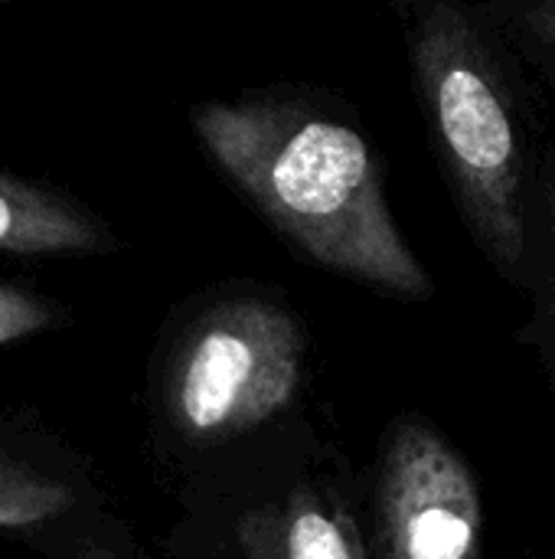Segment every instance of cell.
Listing matches in <instances>:
<instances>
[{"instance_id":"cell-6","label":"cell","mask_w":555,"mask_h":559,"mask_svg":"<svg viewBox=\"0 0 555 559\" xmlns=\"http://www.w3.org/2000/svg\"><path fill=\"white\" fill-rule=\"evenodd\" d=\"M105 246L101 226L72 200L0 174V252L59 255Z\"/></svg>"},{"instance_id":"cell-10","label":"cell","mask_w":555,"mask_h":559,"mask_svg":"<svg viewBox=\"0 0 555 559\" xmlns=\"http://www.w3.org/2000/svg\"><path fill=\"white\" fill-rule=\"evenodd\" d=\"M510 26L536 52L555 59V0H540L510 10Z\"/></svg>"},{"instance_id":"cell-8","label":"cell","mask_w":555,"mask_h":559,"mask_svg":"<svg viewBox=\"0 0 555 559\" xmlns=\"http://www.w3.org/2000/svg\"><path fill=\"white\" fill-rule=\"evenodd\" d=\"M72 508V488L36 465L0 452V531H23Z\"/></svg>"},{"instance_id":"cell-3","label":"cell","mask_w":555,"mask_h":559,"mask_svg":"<svg viewBox=\"0 0 555 559\" xmlns=\"http://www.w3.org/2000/svg\"><path fill=\"white\" fill-rule=\"evenodd\" d=\"M304 334L291 311L255 295L203 311L180 341L167 383L177 429L193 442L249 432L291 406Z\"/></svg>"},{"instance_id":"cell-1","label":"cell","mask_w":555,"mask_h":559,"mask_svg":"<svg viewBox=\"0 0 555 559\" xmlns=\"http://www.w3.org/2000/svg\"><path fill=\"white\" fill-rule=\"evenodd\" d=\"M193 128L219 170L314 265L402 301L435 295L353 124L298 98L258 95L203 102Z\"/></svg>"},{"instance_id":"cell-7","label":"cell","mask_w":555,"mask_h":559,"mask_svg":"<svg viewBox=\"0 0 555 559\" xmlns=\"http://www.w3.org/2000/svg\"><path fill=\"white\" fill-rule=\"evenodd\" d=\"M533 324L530 344L540 354V367L555 390V144L536 167V242H533Z\"/></svg>"},{"instance_id":"cell-2","label":"cell","mask_w":555,"mask_h":559,"mask_svg":"<svg viewBox=\"0 0 555 559\" xmlns=\"http://www.w3.org/2000/svg\"><path fill=\"white\" fill-rule=\"evenodd\" d=\"M406 39L458 216L487 265L530 292L540 160L514 56L491 23L458 3L415 7Z\"/></svg>"},{"instance_id":"cell-4","label":"cell","mask_w":555,"mask_h":559,"mask_svg":"<svg viewBox=\"0 0 555 559\" xmlns=\"http://www.w3.org/2000/svg\"><path fill=\"white\" fill-rule=\"evenodd\" d=\"M484 537L471 462L425 416H399L376 465L373 559H484Z\"/></svg>"},{"instance_id":"cell-9","label":"cell","mask_w":555,"mask_h":559,"mask_svg":"<svg viewBox=\"0 0 555 559\" xmlns=\"http://www.w3.org/2000/svg\"><path fill=\"white\" fill-rule=\"evenodd\" d=\"M49 324H52V308L39 295L0 282V344H13L29 334H39Z\"/></svg>"},{"instance_id":"cell-5","label":"cell","mask_w":555,"mask_h":559,"mask_svg":"<svg viewBox=\"0 0 555 559\" xmlns=\"http://www.w3.org/2000/svg\"><path fill=\"white\" fill-rule=\"evenodd\" d=\"M239 550L242 559H366L350 508L307 485L249 511L239 521Z\"/></svg>"}]
</instances>
